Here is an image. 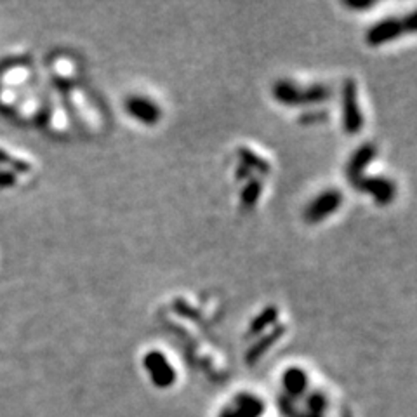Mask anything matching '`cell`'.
<instances>
[{
  "label": "cell",
  "instance_id": "obj_4",
  "mask_svg": "<svg viewBox=\"0 0 417 417\" xmlns=\"http://www.w3.org/2000/svg\"><path fill=\"white\" fill-rule=\"evenodd\" d=\"M362 113L357 106V94L353 84L346 86L345 91V127L348 133H357L360 129Z\"/></svg>",
  "mask_w": 417,
  "mask_h": 417
},
{
  "label": "cell",
  "instance_id": "obj_1",
  "mask_svg": "<svg viewBox=\"0 0 417 417\" xmlns=\"http://www.w3.org/2000/svg\"><path fill=\"white\" fill-rule=\"evenodd\" d=\"M339 204H341V193L339 191L322 193V196H318L316 200H313L310 208H308V212H306L308 221L315 223V221H318V219L327 218V216L332 214V212L339 207Z\"/></svg>",
  "mask_w": 417,
  "mask_h": 417
},
{
  "label": "cell",
  "instance_id": "obj_3",
  "mask_svg": "<svg viewBox=\"0 0 417 417\" xmlns=\"http://www.w3.org/2000/svg\"><path fill=\"white\" fill-rule=\"evenodd\" d=\"M404 32H405L404 21H396V19H386V21L379 23V25L372 26V30L367 33V40H369L372 45H379V44H384L386 40L396 38Z\"/></svg>",
  "mask_w": 417,
  "mask_h": 417
},
{
  "label": "cell",
  "instance_id": "obj_2",
  "mask_svg": "<svg viewBox=\"0 0 417 417\" xmlns=\"http://www.w3.org/2000/svg\"><path fill=\"white\" fill-rule=\"evenodd\" d=\"M127 111L130 117L143 123H155L160 118V108L145 98H133L127 101Z\"/></svg>",
  "mask_w": 417,
  "mask_h": 417
}]
</instances>
